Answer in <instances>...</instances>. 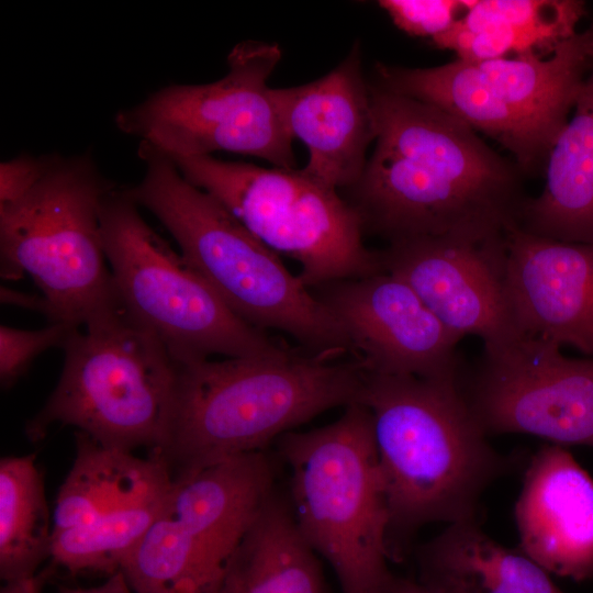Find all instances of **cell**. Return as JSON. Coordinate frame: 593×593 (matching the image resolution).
<instances>
[{"label": "cell", "instance_id": "1", "mask_svg": "<svg viewBox=\"0 0 593 593\" xmlns=\"http://www.w3.org/2000/svg\"><path fill=\"white\" fill-rule=\"evenodd\" d=\"M376 147L348 202L389 244L421 237L497 243L518 225L526 177L469 125L370 83Z\"/></svg>", "mask_w": 593, "mask_h": 593}, {"label": "cell", "instance_id": "2", "mask_svg": "<svg viewBox=\"0 0 593 593\" xmlns=\"http://www.w3.org/2000/svg\"><path fill=\"white\" fill-rule=\"evenodd\" d=\"M390 514L392 557L430 523L477 522L484 491L510 469L489 443L462 389V376L425 379L365 372Z\"/></svg>", "mask_w": 593, "mask_h": 593}, {"label": "cell", "instance_id": "3", "mask_svg": "<svg viewBox=\"0 0 593 593\" xmlns=\"http://www.w3.org/2000/svg\"><path fill=\"white\" fill-rule=\"evenodd\" d=\"M365 371L306 351L178 362L161 455L172 475L265 451L316 415L360 401Z\"/></svg>", "mask_w": 593, "mask_h": 593}, {"label": "cell", "instance_id": "4", "mask_svg": "<svg viewBox=\"0 0 593 593\" xmlns=\"http://www.w3.org/2000/svg\"><path fill=\"white\" fill-rule=\"evenodd\" d=\"M137 155L145 172L125 188L127 193L157 217L238 317L264 332H283L313 355L338 358L351 353L339 323L276 251L188 181L165 153L139 143Z\"/></svg>", "mask_w": 593, "mask_h": 593}, {"label": "cell", "instance_id": "5", "mask_svg": "<svg viewBox=\"0 0 593 593\" xmlns=\"http://www.w3.org/2000/svg\"><path fill=\"white\" fill-rule=\"evenodd\" d=\"M279 450L296 527L343 592L391 593L389 504L369 410L357 402L332 424L286 433Z\"/></svg>", "mask_w": 593, "mask_h": 593}, {"label": "cell", "instance_id": "6", "mask_svg": "<svg viewBox=\"0 0 593 593\" xmlns=\"http://www.w3.org/2000/svg\"><path fill=\"white\" fill-rule=\"evenodd\" d=\"M593 69V24L550 55L454 61L427 68L378 64L376 83L432 104L502 145L525 176L549 150Z\"/></svg>", "mask_w": 593, "mask_h": 593}, {"label": "cell", "instance_id": "7", "mask_svg": "<svg viewBox=\"0 0 593 593\" xmlns=\"http://www.w3.org/2000/svg\"><path fill=\"white\" fill-rule=\"evenodd\" d=\"M114 187L88 152L46 154L26 189L0 203L1 277L29 275L49 302L53 323L80 328L120 303L101 233L102 205Z\"/></svg>", "mask_w": 593, "mask_h": 593}, {"label": "cell", "instance_id": "8", "mask_svg": "<svg viewBox=\"0 0 593 593\" xmlns=\"http://www.w3.org/2000/svg\"><path fill=\"white\" fill-rule=\"evenodd\" d=\"M64 366L43 407L25 425L32 441L54 425L130 451L166 444L178 362L121 303L72 332Z\"/></svg>", "mask_w": 593, "mask_h": 593}, {"label": "cell", "instance_id": "9", "mask_svg": "<svg viewBox=\"0 0 593 593\" xmlns=\"http://www.w3.org/2000/svg\"><path fill=\"white\" fill-rule=\"evenodd\" d=\"M104 254L123 306L149 328L177 362L277 356L289 350L238 317L142 216L125 188L101 210Z\"/></svg>", "mask_w": 593, "mask_h": 593}, {"label": "cell", "instance_id": "10", "mask_svg": "<svg viewBox=\"0 0 593 593\" xmlns=\"http://www.w3.org/2000/svg\"><path fill=\"white\" fill-rule=\"evenodd\" d=\"M171 160L269 248L296 260L307 288L382 271L379 251L363 244L362 222L354 208L302 169L213 156Z\"/></svg>", "mask_w": 593, "mask_h": 593}, {"label": "cell", "instance_id": "11", "mask_svg": "<svg viewBox=\"0 0 593 593\" xmlns=\"http://www.w3.org/2000/svg\"><path fill=\"white\" fill-rule=\"evenodd\" d=\"M281 56L276 43L240 42L228 53V70L221 79L165 86L118 111L114 124L171 158L224 150L294 169L293 138L268 86Z\"/></svg>", "mask_w": 593, "mask_h": 593}, {"label": "cell", "instance_id": "12", "mask_svg": "<svg viewBox=\"0 0 593 593\" xmlns=\"http://www.w3.org/2000/svg\"><path fill=\"white\" fill-rule=\"evenodd\" d=\"M260 510L257 491L234 473L178 475L121 572L135 593H220Z\"/></svg>", "mask_w": 593, "mask_h": 593}, {"label": "cell", "instance_id": "13", "mask_svg": "<svg viewBox=\"0 0 593 593\" xmlns=\"http://www.w3.org/2000/svg\"><path fill=\"white\" fill-rule=\"evenodd\" d=\"M462 389L492 434H528L593 447V357L570 358L556 343L519 335L484 348Z\"/></svg>", "mask_w": 593, "mask_h": 593}, {"label": "cell", "instance_id": "14", "mask_svg": "<svg viewBox=\"0 0 593 593\" xmlns=\"http://www.w3.org/2000/svg\"><path fill=\"white\" fill-rule=\"evenodd\" d=\"M311 290L342 326L365 372L425 379L462 376L460 338L401 278L381 271Z\"/></svg>", "mask_w": 593, "mask_h": 593}, {"label": "cell", "instance_id": "15", "mask_svg": "<svg viewBox=\"0 0 593 593\" xmlns=\"http://www.w3.org/2000/svg\"><path fill=\"white\" fill-rule=\"evenodd\" d=\"M503 249L504 239L421 237L390 243L379 256L382 271L404 280L447 329L491 348L522 335L504 289Z\"/></svg>", "mask_w": 593, "mask_h": 593}, {"label": "cell", "instance_id": "16", "mask_svg": "<svg viewBox=\"0 0 593 593\" xmlns=\"http://www.w3.org/2000/svg\"><path fill=\"white\" fill-rule=\"evenodd\" d=\"M502 275L522 335L593 357V243L550 239L515 225L504 237Z\"/></svg>", "mask_w": 593, "mask_h": 593}, {"label": "cell", "instance_id": "17", "mask_svg": "<svg viewBox=\"0 0 593 593\" xmlns=\"http://www.w3.org/2000/svg\"><path fill=\"white\" fill-rule=\"evenodd\" d=\"M272 97L291 137L307 147L309 161L302 171L335 190L353 187L376 139L370 83L362 75L358 43L325 76L296 87L272 88Z\"/></svg>", "mask_w": 593, "mask_h": 593}, {"label": "cell", "instance_id": "18", "mask_svg": "<svg viewBox=\"0 0 593 593\" xmlns=\"http://www.w3.org/2000/svg\"><path fill=\"white\" fill-rule=\"evenodd\" d=\"M514 516L518 549L549 574L593 578V479L563 446L533 455Z\"/></svg>", "mask_w": 593, "mask_h": 593}, {"label": "cell", "instance_id": "19", "mask_svg": "<svg viewBox=\"0 0 593 593\" xmlns=\"http://www.w3.org/2000/svg\"><path fill=\"white\" fill-rule=\"evenodd\" d=\"M465 11L432 42L457 59L484 61L550 55L573 37L586 14L579 0H463Z\"/></svg>", "mask_w": 593, "mask_h": 593}, {"label": "cell", "instance_id": "20", "mask_svg": "<svg viewBox=\"0 0 593 593\" xmlns=\"http://www.w3.org/2000/svg\"><path fill=\"white\" fill-rule=\"evenodd\" d=\"M541 192L527 198L518 226L537 236L593 243V69L553 142Z\"/></svg>", "mask_w": 593, "mask_h": 593}, {"label": "cell", "instance_id": "21", "mask_svg": "<svg viewBox=\"0 0 593 593\" xmlns=\"http://www.w3.org/2000/svg\"><path fill=\"white\" fill-rule=\"evenodd\" d=\"M417 569L416 581L432 593H564L539 564L477 522L449 524L421 546Z\"/></svg>", "mask_w": 593, "mask_h": 593}, {"label": "cell", "instance_id": "22", "mask_svg": "<svg viewBox=\"0 0 593 593\" xmlns=\"http://www.w3.org/2000/svg\"><path fill=\"white\" fill-rule=\"evenodd\" d=\"M172 478L158 451L136 456L77 430L76 456L55 501L53 534L83 525L126 501L165 490Z\"/></svg>", "mask_w": 593, "mask_h": 593}, {"label": "cell", "instance_id": "23", "mask_svg": "<svg viewBox=\"0 0 593 593\" xmlns=\"http://www.w3.org/2000/svg\"><path fill=\"white\" fill-rule=\"evenodd\" d=\"M220 593H324L317 555L276 491L237 548Z\"/></svg>", "mask_w": 593, "mask_h": 593}, {"label": "cell", "instance_id": "24", "mask_svg": "<svg viewBox=\"0 0 593 593\" xmlns=\"http://www.w3.org/2000/svg\"><path fill=\"white\" fill-rule=\"evenodd\" d=\"M53 523L35 455L0 460V577L7 582L36 575L49 559Z\"/></svg>", "mask_w": 593, "mask_h": 593}, {"label": "cell", "instance_id": "25", "mask_svg": "<svg viewBox=\"0 0 593 593\" xmlns=\"http://www.w3.org/2000/svg\"><path fill=\"white\" fill-rule=\"evenodd\" d=\"M170 488L126 501L83 525L53 534L52 563L71 574L110 577L121 571L161 512Z\"/></svg>", "mask_w": 593, "mask_h": 593}, {"label": "cell", "instance_id": "26", "mask_svg": "<svg viewBox=\"0 0 593 593\" xmlns=\"http://www.w3.org/2000/svg\"><path fill=\"white\" fill-rule=\"evenodd\" d=\"M66 323L29 331L0 326V382L2 388L12 387L44 351L63 348L75 329Z\"/></svg>", "mask_w": 593, "mask_h": 593}, {"label": "cell", "instance_id": "27", "mask_svg": "<svg viewBox=\"0 0 593 593\" xmlns=\"http://www.w3.org/2000/svg\"><path fill=\"white\" fill-rule=\"evenodd\" d=\"M379 5L401 31L432 41L447 32L465 11L463 0H381Z\"/></svg>", "mask_w": 593, "mask_h": 593}, {"label": "cell", "instance_id": "28", "mask_svg": "<svg viewBox=\"0 0 593 593\" xmlns=\"http://www.w3.org/2000/svg\"><path fill=\"white\" fill-rule=\"evenodd\" d=\"M1 302L18 305L45 315L51 323L54 321L53 309L44 295L29 294L7 287H1Z\"/></svg>", "mask_w": 593, "mask_h": 593}, {"label": "cell", "instance_id": "29", "mask_svg": "<svg viewBox=\"0 0 593 593\" xmlns=\"http://www.w3.org/2000/svg\"><path fill=\"white\" fill-rule=\"evenodd\" d=\"M59 593H135L127 583L124 574L119 571L100 585L92 588H68L61 586Z\"/></svg>", "mask_w": 593, "mask_h": 593}, {"label": "cell", "instance_id": "30", "mask_svg": "<svg viewBox=\"0 0 593 593\" xmlns=\"http://www.w3.org/2000/svg\"><path fill=\"white\" fill-rule=\"evenodd\" d=\"M43 579L34 575L29 579L7 582L0 593H41Z\"/></svg>", "mask_w": 593, "mask_h": 593}, {"label": "cell", "instance_id": "31", "mask_svg": "<svg viewBox=\"0 0 593 593\" xmlns=\"http://www.w3.org/2000/svg\"><path fill=\"white\" fill-rule=\"evenodd\" d=\"M393 593H432L416 580L398 579Z\"/></svg>", "mask_w": 593, "mask_h": 593}, {"label": "cell", "instance_id": "32", "mask_svg": "<svg viewBox=\"0 0 593 593\" xmlns=\"http://www.w3.org/2000/svg\"><path fill=\"white\" fill-rule=\"evenodd\" d=\"M396 581H398V580H396ZM394 588H395V586H394ZM393 591H394V589H393ZM393 591H392L391 593H393Z\"/></svg>", "mask_w": 593, "mask_h": 593}]
</instances>
